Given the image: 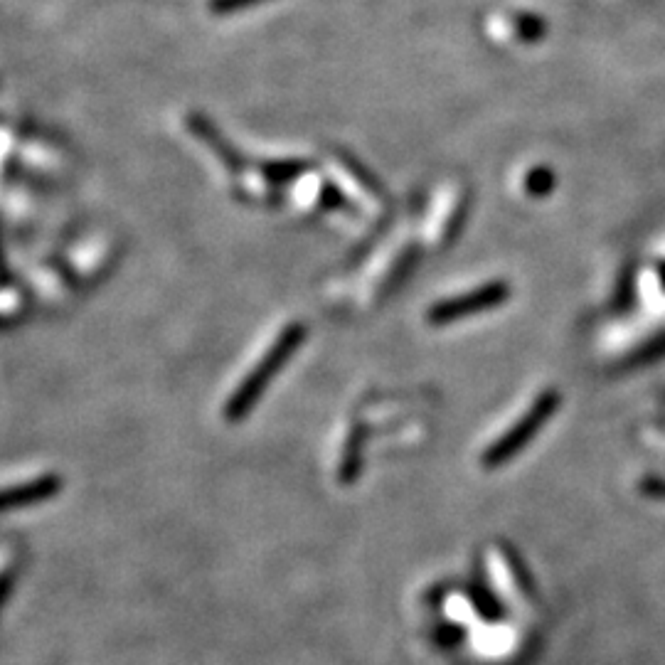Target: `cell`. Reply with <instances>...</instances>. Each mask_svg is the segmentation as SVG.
Listing matches in <instances>:
<instances>
[{
	"instance_id": "7",
	"label": "cell",
	"mask_w": 665,
	"mask_h": 665,
	"mask_svg": "<svg viewBox=\"0 0 665 665\" xmlns=\"http://www.w3.org/2000/svg\"><path fill=\"white\" fill-rule=\"evenodd\" d=\"M513 33L523 42H537L547 33V23L540 15L513 13Z\"/></svg>"
},
{
	"instance_id": "9",
	"label": "cell",
	"mask_w": 665,
	"mask_h": 665,
	"mask_svg": "<svg viewBox=\"0 0 665 665\" xmlns=\"http://www.w3.org/2000/svg\"><path fill=\"white\" fill-rule=\"evenodd\" d=\"M15 584H18V569H5V572H0V611L8 604Z\"/></svg>"
},
{
	"instance_id": "12",
	"label": "cell",
	"mask_w": 665,
	"mask_h": 665,
	"mask_svg": "<svg viewBox=\"0 0 665 665\" xmlns=\"http://www.w3.org/2000/svg\"><path fill=\"white\" fill-rule=\"evenodd\" d=\"M661 281H663V286H665V264H661Z\"/></svg>"
},
{
	"instance_id": "1",
	"label": "cell",
	"mask_w": 665,
	"mask_h": 665,
	"mask_svg": "<svg viewBox=\"0 0 665 665\" xmlns=\"http://www.w3.org/2000/svg\"><path fill=\"white\" fill-rule=\"evenodd\" d=\"M560 399V392L555 390H547L532 399L528 409H525L503 434L496 436V439L486 446V451H483L481 456V464L493 468L510 461L515 454H520V451L540 434V429L550 422L552 414L560 409Z\"/></svg>"
},
{
	"instance_id": "8",
	"label": "cell",
	"mask_w": 665,
	"mask_h": 665,
	"mask_svg": "<svg viewBox=\"0 0 665 665\" xmlns=\"http://www.w3.org/2000/svg\"><path fill=\"white\" fill-rule=\"evenodd\" d=\"M557 178L555 173H552L550 168H532L528 173V178H525V190H528V195L532 198H545V195L552 193V188H555Z\"/></svg>"
},
{
	"instance_id": "4",
	"label": "cell",
	"mask_w": 665,
	"mask_h": 665,
	"mask_svg": "<svg viewBox=\"0 0 665 665\" xmlns=\"http://www.w3.org/2000/svg\"><path fill=\"white\" fill-rule=\"evenodd\" d=\"M65 481L57 473H47V476H37L28 483H18V486L0 488V515L10 513V510L30 508V505L45 503L60 496Z\"/></svg>"
},
{
	"instance_id": "10",
	"label": "cell",
	"mask_w": 665,
	"mask_h": 665,
	"mask_svg": "<svg viewBox=\"0 0 665 665\" xmlns=\"http://www.w3.org/2000/svg\"><path fill=\"white\" fill-rule=\"evenodd\" d=\"M661 355H665V335H663V338L651 340L648 345H643L641 353L633 355V363H646V360L661 358Z\"/></svg>"
},
{
	"instance_id": "5",
	"label": "cell",
	"mask_w": 665,
	"mask_h": 665,
	"mask_svg": "<svg viewBox=\"0 0 665 665\" xmlns=\"http://www.w3.org/2000/svg\"><path fill=\"white\" fill-rule=\"evenodd\" d=\"M363 446H365V427L363 424H355L353 432H350L348 439H345V449L343 456H340L338 464V481L340 483H353L355 478L360 476L363 471Z\"/></svg>"
},
{
	"instance_id": "6",
	"label": "cell",
	"mask_w": 665,
	"mask_h": 665,
	"mask_svg": "<svg viewBox=\"0 0 665 665\" xmlns=\"http://www.w3.org/2000/svg\"><path fill=\"white\" fill-rule=\"evenodd\" d=\"M466 195H464V190H459V195H454V198H451L449 202V207H446V212L444 215L439 217V220H436V225H434V234L436 237L441 239V242L444 244H449L451 239L456 237V232L461 230V225H464V217H466Z\"/></svg>"
},
{
	"instance_id": "11",
	"label": "cell",
	"mask_w": 665,
	"mask_h": 665,
	"mask_svg": "<svg viewBox=\"0 0 665 665\" xmlns=\"http://www.w3.org/2000/svg\"><path fill=\"white\" fill-rule=\"evenodd\" d=\"M252 3H259V0H215L212 3V8L215 10H234V8H242V5H252Z\"/></svg>"
},
{
	"instance_id": "2",
	"label": "cell",
	"mask_w": 665,
	"mask_h": 665,
	"mask_svg": "<svg viewBox=\"0 0 665 665\" xmlns=\"http://www.w3.org/2000/svg\"><path fill=\"white\" fill-rule=\"evenodd\" d=\"M303 338H306V328L296 323V326L286 328V333L281 335L274 345H271L269 353H266V358L257 367H254L252 375H249L247 380L239 385V390L234 392V395L230 397V402H227L225 417L230 419V422H239V419H244L249 412H252V407L257 404V399L264 395L266 385L274 380L276 372H279L281 367L286 365V360L294 355V350L299 348V343H303Z\"/></svg>"
},
{
	"instance_id": "3",
	"label": "cell",
	"mask_w": 665,
	"mask_h": 665,
	"mask_svg": "<svg viewBox=\"0 0 665 665\" xmlns=\"http://www.w3.org/2000/svg\"><path fill=\"white\" fill-rule=\"evenodd\" d=\"M510 299V284L508 281H488V284L476 286L468 294L449 296L432 303L427 311V321L432 326H449V323L466 321V318L481 316V313L493 311V308L503 306Z\"/></svg>"
}]
</instances>
